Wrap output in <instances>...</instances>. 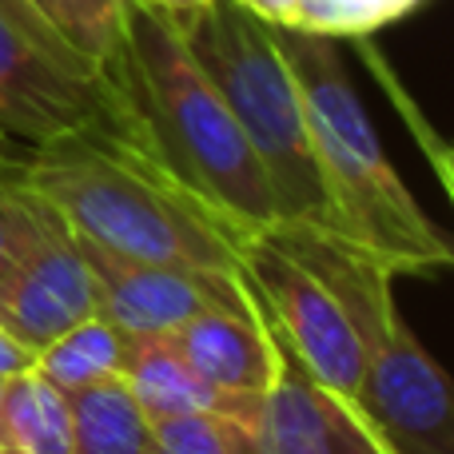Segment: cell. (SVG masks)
Listing matches in <instances>:
<instances>
[{
  "label": "cell",
  "mask_w": 454,
  "mask_h": 454,
  "mask_svg": "<svg viewBox=\"0 0 454 454\" xmlns=\"http://www.w3.org/2000/svg\"><path fill=\"white\" fill-rule=\"evenodd\" d=\"M112 80L124 100L116 136L184 196L235 235L279 223V204L255 148L172 16L148 0H128V44L112 64Z\"/></svg>",
  "instance_id": "1"
},
{
  "label": "cell",
  "mask_w": 454,
  "mask_h": 454,
  "mask_svg": "<svg viewBox=\"0 0 454 454\" xmlns=\"http://www.w3.org/2000/svg\"><path fill=\"white\" fill-rule=\"evenodd\" d=\"M239 271L283 351L355 399L371 351L399 319L395 267L339 231L279 220L239 235Z\"/></svg>",
  "instance_id": "2"
},
{
  "label": "cell",
  "mask_w": 454,
  "mask_h": 454,
  "mask_svg": "<svg viewBox=\"0 0 454 454\" xmlns=\"http://www.w3.org/2000/svg\"><path fill=\"white\" fill-rule=\"evenodd\" d=\"M12 176L104 251L239 271V235L116 132H76L40 148L12 144Z\"/></svg>",
  "instance_id": "3"
},
{
  "label": "cell",
  "mask_w": 454,
  "mask_h": 454,
  "mask_svg": "<svg viewBox=\"0 0 454 454\" xmlns=\"http://www.w3.org/2000/svg\"><path fill=\"white\" fill-rule=\"evenodd\" d=\"M271 36L295 76L339 231L375 251L395 275H423L454 263V235L419 207L391 168L379 132L355 92L335 36L295 24H271Z\"/></svg>",
  "instance_id": "4"
},
{
  "label": "cell",
  "mask_w": 454,
  "mask_h": 454,
  "mask_svg": "<svg viewBox=\"0 0 454 454\" xmlns=\"http://www.w3.org/2000/svg\"><path fill=\"white\" fill-rule=\"evenodd\" d=\"M176 28L255 148L271 180L279 220L339 231L303 100L271 36V24L235 0H212L204 12L180 20Z\"/></svg>",
  "instance_id": "5"
},
{
  "label": "cell",
  "mask_w": 454,
  "mask_h": 454,
  "mask_svg": "<svg viewBox=\"0 0 454 454\" xmlns=\"http://www.w3.org/2000/svg\"><path fill=\"white\" fill-rule=\"evenodd\" d=\"M124 100L32 0H0V136L40 148L76 132H120Z\"/></svg>",
  "instance_id": "6"
},
{
  "label": "cell",
  "mask_w": 454,
  "mask_h": 454,
  "mask_svg": "<svg viewBox=\"0 0 454 454\" xmlns=\"http://www.w3.org/2000/svg\"><path fill=\"white\" fill-rule=\"evenodd\" d=\"M80 239V235H76ZM96 283V315L132 339H164L204 311H255L259 299L243 271L188 263H148L80 239Z\"/></svg>",
  "instance_id": "7"
},
{
  "label": "cell",
  "mask_w": 454,
  "mask_h": 454,
  "mask_svg": "<svg viewBox=\"0 0 454 454\" xmlns=\"http://www.w3.org/2000/svg\"><path fill=\"white\" fill-rule=\"evenodd\" d=\"M88 315H96V283L84 247L68 220L36 196V231L0 275V327L36 359L40 347Z\"/></svg>",
  "instance_id": "8"
},
{
  "label": "cell",
  "mask_w": 454,
  "mask_h": 454,
  "mask_svg": "<svg viewBox=\"0 0 454 454\" xmlns=\"http://www.w3.org/2000/svg\"><path fill=\"white\" fill-rule=\"evenodd\" d=\"M355 403L399 454H454V379L423 351L403 315L371 351Z\"/></svg>",
  "instance_id": "9"
},
{
  "label": "cell",
  "mask_w": 454,
  "mask_h": 454,
  "mask_svg": "<svg viewBox=\"0 0 454 454\" xmlns=\"http://www.w3.org/2000/svg\"><path fill=\"white\" fill-rule=\"evenodd\" d=\"M255 434L259 454H399L359 403L311 379L287 351L255 411Z\"/></svg>",
  "instance_id": "10"
},
{
  "label": "cell",
  "mask_w": 454,
  "mask_h": 454,
  "mask_svg": "<svg viewBox=\"0 0 454 454\" xmlns=\"http://www.w3.org/2000/svg\"><path fill=\"white\" fill-rule=\"evenodd\" d=\"M164 339H172V347L188 359V367L243 419H255L259 403L267 399L283 367V347L263 307L204 311Z\"/></svg>",
  "instance_id": "11"
},
{
  "label": "cell",
  "mask_w": 454,
  "mask_h": 454,
  "mask_svg": "<svg viewBox=\"0 0 454 454\" xmlns=\"http://www.w3.org/2000/svg\"><path fill=\"white\" fill-rule=\"evenodd\" d=\"M72 454H148L152 419L136 403L124 375L68 391Z\"/></svg>",
  "instance_id": "12"
},
{
  "label": "cell",
  "mask_w": 454,
  "mask_h": 454,
  "mask_svg": "<svg viewBox=\"0 0 454 454\" xmlns=\"http://www.w3.org/2000/svg\"><path fill=\"white\" fill-rule=\"evenodd\" d=\"M0 454H72L68 395L36 367L4 379L0 391Z\"/></svg>",
  "instance_id": "13"
},
{
  "label": "cell",
  "mask_w": 454,
  "mask_h": 454,
  "mask_svg": "<svg viewBox=\"0 0 454 454\" xmlns=\"http://www.w3.org/2000/svg\"><path fill=\"white\" fill-rule=\"evenodd\" d=\"M124 383L132 387L136 403L148 411L152 423L188 415V411H227V415H235L220 395L188 367V359L172 347V339H136L124 367Z\"/></svg>",
  "instance_id": "14"
},
{
  "label": "cell",
  "mask_w": 454,
  "mask_h": 454,
  "mask_svg": "<svg viewBox=\"0 0 454 454\" xmlns=\"http://www.w3.org/2000/svg\"><path fill=\"white\" fill-rule=\"evenodd\" d=\"M132 347H136V339L128 331H120L112 319L88 315V319L72 323L64 335H56L48 347H40L32 367L52 387H60L68 395L88 383H100V379L124 375Z\"/></svg>",
  "instance_id": "15"
},
{
  "label": "cell",
  "mask_w": 454,
  "mask_h": 454,
  "mask_svg": "<svg viewBox=\"0 0 454 454\" xmlns=\"http://www.w3.org/2000/svg\"><path fill=\"white\" fill-rule=\"evenodd\" d=\"M148 454H259L255 419L227 411H188L156 419Z\"/></svg>",
  "instance_id": "16"
},
{
  "label": "cell",
  "mask_w": 454,
  "mask_h": 454,
  "mask_svg": "<svg viewBox=\"0 0 454 454\" xmlns=\"http://www.w3.org/2000/svg\"><path fill=\"white\" fill-rule=\"evenodd\" d=\"M64 40L112 72L128 44V0H32Z\"/></svg>",
  "instance_id": "17"
},
{
  "label": "cell",
  "mask_w": 454,
  "mask_h": 454,
  "mask_svg": "<svg viewBox=\"0 0 454 454\" xmlns=\"http://www.w3.org/2000/svg\"><path fill=\"white\" fill-rule=\"evenodd\" d=\"M419 0H307L299 28L327 32V36H367L383 24L399 20Z\"/></svg>",
  "instance_id": "18"
},
{
  "label": "cell",
  "mask_w": 454,
  "mask_h": 454,
  "mask_svg": "<svg viewBox=\"0 0 454 454\" xmlns=\"http://www.w3.org/2000/svg\"><path fill=\"white\" fill-rule=\"evenodd\" d=\"M36 231V196L12 176V144L0 140V275Z\"/></svg>",
  "instance_id": "19"
},
{
  "label": "cell",
  "mask_w": 454,
  "mask_h": 454,
  "mask_svg": "<svg viewBox=\"0 0 454 454\" xmlns=\"http://www.w3.org/2000/svg\"><path fill=\"white\" fill-rule=\"evenodd\" d=\"M235 4L251 8L255 16H263L267 24H303V8L307 0H235Z\"/></svg>",
  "instance_id": "20"
},
{
  "label": "cell",
  "mask_w": 454,
  "mask_h": 454,
  "mask_svg": "<svg viewBox=\"0 0 454 454\" xmlns=\"http://www.w3.org/2000/svg\"><path fill=\"white\" fill-rule=\"evenodd\" d=\"M32 367V351L20 347L4 327H0V375H16V371Z\"/></svg>",
  "instance_id": "21"
},
{
  "label": "cell",
  "mask_w": 454,
  "mask_h": 454,
  "mask_svg": "<svg viewBox=\"0 0 454 454\" xmlns=\"http://www.w3.org/2000/svg\"><path fill=\"white\" fill-rule=\"evenodd\" d=\"M148 4H156L164 16H172L176 24L180 20H188V16H196V12H204L212 0H148Z\"/></svg>",
  "instance_id": "22"
},
{
  "label": "cell",
  "mask_w": 454,
  "mask_h": 454,
  "mask_svg": "<svg viewBox=\"0 0 454 454\" xmlns=\"http://www.w3.org/2000/svg\"><path fill=\"white\" fill-rule=\"evenodd\" d=\"M4 379H8V375H0V391H4Z\"/></svg>",
  "instance_id": "23"
},
{
  "label": "cell",
  "mask_w": 454,
  "mask_h": 454,
  "mask_svg": "<svg viewBox=\"0 0 454 454\" xmlns=\"http://www.w3.org/2000/svg\"><path fill=\"white\" fill-rule=\"evenodd\" d=\"M0 140H4V136H0Z\"/></svg>",
  "instance_id": "24"
}]
</instances>
